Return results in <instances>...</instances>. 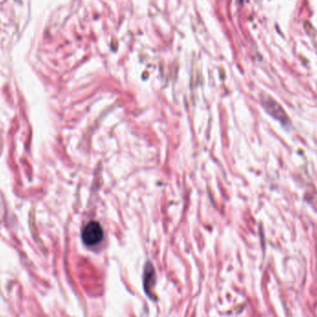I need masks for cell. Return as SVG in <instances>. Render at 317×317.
<instances>
[{"mask_svg":"<svg viewBox=\"0 0 317 317\" xmlns=\"http://www.w3.org/2000/svg\"><path fill=\"white\" fill-rule=\"evenodd\" d=\"M82 239L86 246H95L103 239V230L98 222H90L82 232Z\"/></svg>","mask_w":317,"mask_h":317,"instance_id":"1","label":"cell"}]
</instances>
